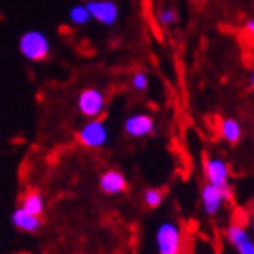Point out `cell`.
<instances>
[{"label": "cell", "instance_id": "cell-1", "mask_svg": "<svg viewBox=\"0 0 254 254\" xmlns=\"http://www.w3.org/2000/svg\"><path fill=\"white\" fill-rule=\"evenodd\" d=\"M203 175H205L207 184L216 187L223 196V201L229 203L233 201L234 192L231 186V169L225 160L218 158V156H207L203 158Z\"/></svg>", "mask_w": 254, "mask_h": 254}, {"label": "cell", "instance_id": "cell-17", "mask_svg": "<svg viewBox=\"0 0 254 254\" xmlns=\"http://www.w3.org/2000/svg\"><path fill=\"white\" fill-rule=\"evenodd\" d=\"M131 87L134 91H140V93L147 91L149 89V74L145 73V71H136V73L131 76Z\"/></svg>", "mask_w": 254, "mask_h": 254}, {"label": "cell", "instance_id": "cell-7", "mask_svg": "<svg viewBox=\"0 0 254 254\" xmlns=\"http://www.w3.org/2000/svg\"><path fill=\"white\" fill-rule=\"evenodd\" d=\"M156 131L154 118L147 113H132L124 120V132L131 138H147Z\"/></svg>", "mask_w": 254, "mask_h": 254}, {"label": "cell", "instance_id": "cell-10", "mask_svg": "<svg viewBox=\"0 0 254 254\" xmlns=\"http://www.w3.org/2000/svg\"><path fill=\"white\" fill-rule=\"evenodd\" d=\"M98 187H100V190L104 194L118 196L127 189V180L126 176H124V173H120L117 169H109L100 176Z\"/></svg>", "mask_w": 254, "mask_h": 254}, {"label": "cell", "instance_id": "cell-8", "mask_svg": "<svg viewBox=\"0 0 254 254\" xmlns=\"http://www.w3.org/2000/svg\"><path fill=\"white\" fill-rule=\"evenodd\" d=\"M225 240H227L233 249H236L238 254H254V242L251 238L249 231L244 225L231 223L225 229Z\"/></svg>", "mask_w": 254, "mask_h": 254}, {"label": "cell", "instance_id": "cell-13", "mask_svg": "<svg viewBox=\"0 0 254 254\" xmlns=\"http://www.w3.org/2000/svg\"><path fill=\"white\" fill-rule=\"evenodd\" d=\"M220 134L227 143L231 145H236V143L242 140L244 136V129H242V124L234 118H223L222 126H220Z\"/></svg>", "mask_w": 254, "mask_h": 254}, {"label": "cell", "instance_id": "cell-12", "mask_svg": "<svg viewBox=\"0 0 254 254\" xmlns=\"http://www.w3.org/2000/svg\"><path fill=\"white\" fill-rule=\"evenodd\" d=\"M20 209H24L33 216H42L44 209H46V200H44V196L38 190H29V192L22 196Z\"/></svg>", "mask_w": 254, "mask_h": 254}, {"label": "cell", "instance_id": "cell-3", "mask_svg": "<svg viewBox=\"0 0 254 254\" xmlns=\"http://www.w3.org/2000/svg\"><path fill=\"white\" fill-rule=\"evenodd\" d=\"M154 244L158 254H182L184 247V233L180 223L165 220L156 227L154 233Z\"/></svg>", "mask_w": 254, "mask_h": 254}, {"label": "cell", "instance_id": "cell-6", "mask_svg": "<svg viewBox=\"0 0 254 254\" xmlns=\"http://www.w3.org/2000/svg\"><path fill=\"white\" fill-rule=\"evenodd\" d=\"M85 7L89 11L91 20L106 27H113L120 20V5L117 0H87Z\"/></svg>", "mask_w": 254, "mask_h": 254}, {"label": "cell", "instance_id": "cell-11", "mask_svg": "<svg viewBox=\"0 0 254 254\" xmlns=\"http://www.w3.org/2000/svg\"><path fill=\"white\" fill-rule=\"evenodd\" d=\"M200 200H201V209L205 212L207 216H216L218 212L222 211L223 207V196L222 192L212 187L211 184H205L200 190Z\"/></svg>", "mask_w": 254, "mask_h": 254}, {"label": "cell", "instance_id": "cell-2", "mask_svg": "<svg viewBox=\"0 0 254 254\" xmlns=\"http://www.w3.org/2000/svg\"><path fill=\"white\" fill-rule=\"evenodd\" d=\"M18 51L29 62H42L51 53V40L40 29H27L18 38Z\"/></svg>", "mask_w": 254, "mask_h": 254}, {"label": "cell", "instance_id": "cell-14", "mask_svg": "<svg viewBox=\"0 0 254 254\" xmlns=\"http://www.w3.org/2000/svg\"><path fill=\"white\" fill-rule=\"evenodd\" d=\"M67 16H69V22L76 27H84L91 22V15H89V11H87V7H85V4L73 5V7L69 9Z\"/></svg>", "mask_w": 254, "mask_h": 254}, {"label": "cell", "instance_id": "cell-9", "mask_svg": "<svg viewBox=\"0 0 254 254\" xmlns=\"http://www.w3.org/2000/svg\"><path fill=\"white\" fill-rule=\"evenodd\" d=\"M9 220H11V225H13L16 231L26 233V234L40 233V229H42V225H44L42 216H33V214L26 212L24 209H20V207H16L15 211L11 212Z\"/></svg>", "mask_w": 254, "mask_h": 254}, {"label": "cell", "instance_id": "cell-5", "mask_svg": "<svg viewBox=\"0 0 254 254\" xmlns=\"http://www.w3.org/2000/svg\"><path fill=\"white\" fill-rule=\"evenodd\" d=\"M76 109L87 120H95L106 111V95L98 87H85L78 93Z\"/></svg>", "mask_w": 254, "mask_h": 254}, {"label": "cell", "instance_id": "cell-4", "mask_svg": "<svg viewBox=\"0 0 254 254\" xmlns=\"http://www.w3.org/2000/svg\"><path fill=\"white\" fill-rule=\"evenodd\" d=\"M76 138H78L80 145H84V147L102 149L109 143L111 131H109L106 122L95 118V120H87L84 126L80 127L78 132H76Z\"/></svg>", "mask_w": 254, "mask_h": 254}, {"label": "cell", "instance_id": "cell-18", "mask_svg": "<svg viewBox=\"0 0 254 254\" xmlns=\"http://www.w3.org/2000/svg\"><path fill=\"white\" fill-rule=\"evenodd\" d=\"M245 31L249 33V35L254 33V18H247V20H245Z\"/></svg>", "mask_w": 254, "mask_h": 254}, {"label": "cell", "instance_id": "cell-19", "mask_svg": "<svg viewBox=\"0 0 254 254\" xmlns=\"http://www.w3.org/2000/svg\"><path fill=\"white\" fill-rule=\"evenodd\" d=\"M249 84H251V87H253V84H254V74L253 73L249 74Z\"/></svg>", "mask_w": 254, "mask_h": 254}, {"label": "cell", "instance_id": "cell-16", "mask_svg": "<svg viewBox=\"0 0 254 254\" xmlns=\"http://www.w3.org/2000/svg\"><path fill=\"white\" fill-rule=\"evenodd\" d=\"M178 18H180V15H178V9H175V7H164V9H160V13H158L160 24L165 27L175 26L176 22H178Z\"/></svg>", "mask_w": 254, "mask_h": 254}, {"label": "cell", "instance_id": "cell-15", "mask_svg": "<svg viewBox=\"0 0 254 254\" xmlns=\"http://www.w3.org/2000/svg\"><path fill=\"white\" fill-rule=\"evenodd\" d=\"M164 201V190L162 189H147L143 192V203L149 209H158Z\"/></svg>", "mask_w": 254, "mask_h": 254}]
</instances>
